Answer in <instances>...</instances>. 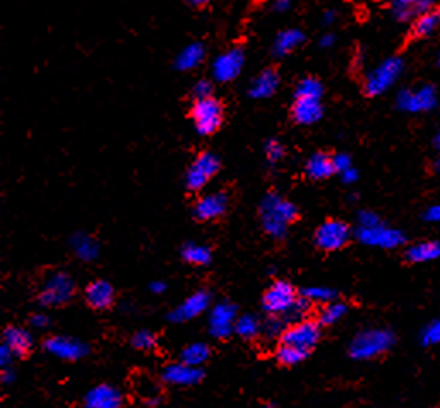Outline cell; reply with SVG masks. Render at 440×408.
I'll return each mask as SVG.
<instances>
[{"label":"cell","instance_id":"6da1fadb","mask_svg":"<svg viewBox=\"0 0 440 408\" xmlns=\"http://www.w3.org/2000/svg\"><path fill=\"white\" fill-rule=\"evenodd\" d=\"M264 232L274 239H283L288 226L298 217L297 207L277 193H268L259 207Z\"/></svg>","mask_w":440,"mask_h":408},{"label":"cell","instance_id":"7a4b0ae2","mask_svg":"<svg viewBox=\"0 0 440 408\" xmlns=\"http://www.w3.org/2000/svg\"><path fill=\"white\" fill-rule=\"evenodd\" d=\"M394 335L392 332L385 328H368V330L360 332L353 339L350 345V353L353 359L368 361L373 357L382 356L392 347Z\"/></svg>","mask_w":440,"mask_h":408},{"label":"cell","instance_id":"3957f363","mask_svg":"<svg viewBox=\"0 0 440 408\" xmlns=\"http://www.w3.org/2000/svg\"><path fill=\"white\" fill-rule=\"evenodd\" d=\"M225 110L223 105L211 96L206 99H196L190 108V118L199 135H213L223 125Z\"/></svg>","mask_w":440,"mask_h":408},{"label":"cell","instance_id":"277c9868","mask_svg":"<svg viewBox=\"0 0 440 408\" xmlns=\"http://www.w3.org/2000/svg\"><path fill=\"white\" fill-rule=\"evenodd\" d=\"M401 70H402V62L397 57L384 60L377 69H373L372 72L368 74L367 79H365L363 84L365 94L373 98V96L385 93V91L394 84V81L400 77Z\"/></svg>","mask_w":440,"mask_h":408},{"label":"cell","instance_id":"5b68a950","mask_svg":"<svg viewBox=\"0 0 440 408\" xmlns=\"http://www.w3.org/2000/svg\"><path fill=\"white\" fill-rule=\"evenodd\" d=\"M219 157L213 152H202L196 157V161L189 166L185 173V185L192 191L202 190L219 171Z\"/></svg>","mask_w":440,"mask_h":408},{"label":"cell","instance_id":"8992f818","mask_svg":"<svg viewBox=\"0 0 440 408\" xmlns=\"http://www.w3.org/2000/svg\"><path fill=\"white\" fill-rule=\"evenodd\" d=\"M74 290H76V284H74L72 277L65 272H55L45 280L38 299L43 306H60L72 298Z\"/></svg>","mask_w":440,"mask_h":408},{"label":"cell","instance_id":"52a82bcc","mask_svg":"<svg viewBox=\"0 0 440 408\" xmlns=\"http://www.w3.org/2000/svg\"><path fill=\"white\" fill-rule=\"evenodd\" d=\"M298 298L295 287L286 280H276L265 290L263 306L269 314L285 316L297 304Z\"/></svg>","mask_w":440,"mask_h":408},{"label":"cell","instance_id":"ba28073f","mask_svg":"<svg viewBox=\"0 0 440 408\" xmlns=\"http://www.w3.org/2000/svg\"><path fill=\"white\" fill-rule=\"evenodd\" d=\"M351 229L346 222L338 219H331L322 222L315 231V244L324 251H338L350 241Z\"/></svg>","mask_w":440,"mask_h":408},{"label":"cell","instance_id":"9c48e42d","mask_svg":"<svg viewBox=\"0 0 440 408\" xmlns=\"http://www.w3.org/2000/svg\"><path fill=\"white\" fill-rule=\"evenodd\" d=\"M319 339H321V328L319 323L310 322V319H302V322L290 324L288 328L281 335V342L290 347L300 348L309 353L310 348L317 345Z\"/></svg>","mask_w":440,"mask_h":408},{"label":"cell","instance_id":"30bf717a","mask_svg":"<svg viewBox=\"0 0 440 408\" xmlns=\"http://www.w3.org/2000/svg\"><path fill=\"white\" fill-rule=\"evenodd\" d=\"M245 65V53L242 48H230L226 52L219 53L213 62L214 81L218 82H231L242 74Z\"/></svg>","mask_w":440,"mask_h":408},{"label":"cell","instance_id":"8fae6325","mask_svg":"<svg viewBox=\"0 0 440 408\" xmlns=\"http://www.w3.org/2000/svg\"><path fill=\"white\" fill-rule=\"evenodd\" d=\"M356 237H358L363 244H367V246H377L385 249L397 248L405 243V234H402L401 231L384 226V224H379V226L373 227H358Z\"/></svg>","mask_w":440,"mask_h":408},{"label":"cell","instance_id":"7c38bea8","mask_svg":"<svg viewBox=\"0 0 440 408\" xmlns=\"http://www.w3.org/2000/svg\"><path fill=\"white\" fill-rule=\"evenodd\" d=\"M236 307L231 302H218L209 313V333L216 339H226L235 332Z\"/></svg>","mask_w":440,"mask_h":408},{"label":"cell","instance_id":"4fadbf2b","mask_svg":"<svg viewBox=\"0 0 440 408\" xmlns=\"http://www.w3.org/2000/svg\"><path fill=\"white\" fill-rule=\"evenodd\" d=\"M45 348L52 356L64 361H77L88 353V347L81 340L70 339V336H50L45 342Z\"/></svg>","mask_w":440,"mask_h":408},{"label":"cell","instance_id":"5bb4252c","mask_svg":"<svg viewBox=\"0 0 440 408\" xmlns=\"http://www.w3.org/2000/svg\"><path fill=\"white\" fill-rule=\"evenodd\" d=\"M228 209V195L225 191H214V193H207L204 197L197 200L194 205V215L197 220H214L221 217Z\"/></svg>","mask_w":440,"mask_h":408},{"label":"cell","instance_id":"9a60e30c","mask_svg":"<svg viewBox=\"0 0 440 408\" xmlns=\"http://www.w3.org/2000/svg\"><path fill=\"white\" fill-rule=\"evenodd\" d=\"M209 301H211V295L207 294L206 290H197V293L189 295V298H187L185 301L182 302L172 314H170V319L175 323H184V322H189V319L197 318L199 314H202L207 310Z\"/></svg>","mask_w":440,"mask_h":408},{"label":"cell","instance_id":"2e32d148","mask_svg":"<svg viewBox=\"0 0 440 408\" xmlns=\"http://www.w3.org/2000/svg\"><path fill=\"white\" fill-rule=\"evenodd\" d=\"M86 408H120L122 393L110 385H98L91 388L84 397Z\"/></svg>","mask_w":440,"mask_h":408},{"label":"cell","instance_id":"e0dca14e","mask_svg":"<svg viewBox=\"0 0 440 408\" xmlns=\"http://www.w3.org/2000/svg\"><path fill=\"white\" fill-rule=\"evenodd\" d=\"M163 380L175 386H194L202 380V370L180 361L163 369Z\"/></svg>","mask_w":440,"mask_h":408},{"label":"cell","instance_id":"ac0fdd59","mask_svg":"<svg viewBox=\"0 0 440 408\" xmlns=\"http://www.w3.org/2000/svg\"><path fill=\"white\" fill-rule=\"evenodd\" d=\"M437 98H435L434 89L430 86L423 87V89L417 91V93H409V91H402L397 98V105L401 110L406 111H427L435 106Z\"/></svg>","mask_w":440,"mask_h":408},{"label":"cell","instance_id":"d6986e66","mask_svg":"<svg viewBox=\"0 0 440 408\" xmlns=\"http://www.w3.org/2000/svg\"><path fill=\"white\" fill-rule=\"evenodd\" d=\"M322 103L321 99L312 98H297L292 108V116L300 125H314L322 118Z\"/></svg>","mask_w":440,"mask_h":408},{"label":"cell","instance_id":"ffe728a7","mask_svg":"<svg viewBox=\"0 0 440 408\" xmlns=\"http://www.w3.org/2000/svg\"><path fill=\"white\" fill-rule=\"evenodd\" d=\"M280 74L274 69H265L252 81L251 87H248V96L252 99H268L276 93L280 87Z\"/></svg>","mask_w":440,"mask_h":408},{"label":"cell","instance_id":"44dd1931","mask_svg":"<svg viewBox=\"0 0 440 408\" xmlns=\"http://www.w3.org/2000/svg\"><path fill=\"white\" fill-rule=\"evenodd\" d=\"M305 35L302 29L298 28H290L283 29L281 33H277L276 40L273 43V53L274 57H286L288 53H292L297 50L300 45H304Z\"/></svg>","mask_w":440,"mask_h":408},{"label":"cell","instance_id":"7402d4cb","mask_svg":"<svg viewBox=\"0 0 440 408\" xmlns=\"http://www.w3.org/2000/svg\"><path fill=\"white\" fill-rule=\"evenodd\" d=\"M114 287L106 280H94L86 287V301L94 310H106L114 302Z\"/></svg>","mask_w":440,"mask_h":408},{"label":"cell","instance_id":"603a6c76","mask_svg":"<svg viewBox=\"0 0 440 408\" xmlns=\"http://www.w3.org/2000/svg\"><path fill=\"white\" fill-rule=\"evenodd\" d=\"M305 171L312 180H326L336 173L333 156H327L324 152H317L309 157L305 164Z\"/></svg>","mask_w":440,"mask_h":408},{"label":"cell","instance_id":"cb8c5ba5","mask_svg":"<svg viewBox=\"0 0 440 408\" xmlns=\"http://www.w3.org/2000/svg\"><path fill=\"white\" fill-rule=\"evenodd\" d=\"M439 24H440V7H431V9L418 16L417 21H414L409 38L411 40L427 38V36L431 35V33L439 28Z\"/></svg>","mask_w":440,"mask_h":408},{"label":"cell","instance_id":"d4e9b609","mask_svg":"<svg viewBox=\"0 0 440 408\" xmlns=\"http://www.w3.org/2000/svg\"><path fill=\"white\" fill-rule=\"evenodd\" d=\"M206 58V48L202 43H190L178 53L175 58V69L178 70H192L202 64Z\"/></svg>","mask_w":440,"mask_h":408},{"label":"cell","instance_id":"484cf974","mask_svg":"<svg viewBox=\"0 0 440 408\" xmlns=\"http://www.w3.org/2000/svg\"><path fill=\"white\" fill-rule=\"evenodd\" d=\"M4 344L14 352V356H24V353L30 352L31 348V335L26 330L18 327H9L6 332H4Z\"/></svg>","mask_w":440,"mask_h":408},{"label":"cell","instance_id":"4316f807","mask_svg":"<svg viewBox=\"0 0 440 408\" xmlns=\"http://www.w3.org/2000/svg\"><path fill=\"white\" fill-rule=\"evenodd\" d=\"M440 256V243L435 241H423L406 249V258L411 264H423V261L437 260Z\"/></svg>","mask_w":440,"mask_h":408},{"label":"cell","instance_id":"83f0119b","mask_svg":"<svg viewBox=\"0 0 440 408\" xmlns=\"http://www.w3.org/2000/svg\"><path fill=\"white\" fill-rule=\"evenodd\" d=\"M70 244H72L74 253L84 261L97 260V256L99 255V244L93 237L82 234V232H77V234L70 239Z\"/></svg>","mask_w":440,"mask_h":408},{"label":"cell","instance_id":"f1b7e54d","mask_svg":"<svg viewBox=\"0 0 440 408\" xmlns=\"http://www.w3.org/2000/svg\"><path fill=\"white\" fill-rule=\"evenodd\" d=\"M209 356H211V348L207 347L206 344L196 342V344L187 345L184 351H182L180 361L189 366H194V368H199V366H202L207 359H209Z\"/></svg>","mask_w":440,"mask_h":408},{"label":"cell","instance_id":"f546056e","mask_svg":"<svg viewBox=\"0 0 440 408\" xmlns=\"http://www.w3.org/2000/svg\"><path fill=\"white\" fill-rule=\"evenodd\" d=\"M182 256H184V260L190 265H207L211 261V258H213L209 248L197 243L185 244L184 249H182Z\"/></svg>","mask_w":440,"mask_h":408},{"label":"cell","instance_id":"4dcf8cb0","mask_svg":"<svg viewBox=\"0 0 440 408\" xmlns=\"http://www.w3.org/2000/svg\"><path fill=\"white\" fill-rule=\"evenodd\" d=\"M322 93H324L322 82L315 77L302 79V81L297 84V89H295V96H297V98L321 99Z\"/></svg>","mask_w":440,"mask_h":408},{"label":"cell","instance_id":"1f68e13d","mask_svg":"<svg viewBox=\"0 0 440 408\" xmlns=\"http://www.w3.org/2000/svg\"><path fill=\"white\" fill-rule=\"evenodd\" d=\"M235 332L236 335L242 336V339H254L257 333L260 332V323L254 314H242L240 318H236L235 323Z\"/></svg>","mask_w":440,"mask_h":408},{"label":"cell","instance_id":"d6a6232c","mask_svg":"<svg viewBox=\"0 0 440 408\" xmlns=\"http://www.w3.org/2000/svg\"><path fill=\"white\" fill-rule=\"evenodd\" d=\"M348 313V306L343 302H327V306L321 311L319 322L322 324H334Z\"/></svg>","mask_w":440,"mask_h":408},{"label":"cell","instance_id":"836d02e7","mask_svg":"<svg viewBox=\"0 0 440 408\" xmlns=\"http://www.w3.org/2000/svg\"><path fill=\"white\" fill-rule=\"evenodd\" d=\"M277 361L281 362V364L285 366H295L298 364V362H302L307 357V352L300 351V348H295V347H290V345H281L280 351H277L276 353Z\"/></svg>","mask_w":440,"mask_h":408},{"label":"cell","instance_id":"e575fe53","mask_svg":"<svg viewBox=\"0 0 440 408\" xmlns=\"http://www.w3.org/2000/svg\"><path fill=\"white\" fill-rule=\"evenodd\" d=\"M304 298L309 302H331L336 298V293L329 287H309L304 290Z\"/></svg>","mask_w":440,"mask_h":408},{"label":"cell","instance_id":"d590c367","mask_svg":"<svg viewBox=\"0 0 440 408\" xmlns=\"http://www.w3.org/2000/svg\"><path fill=\"white\" fill-rule=\"evenodd\" d=\"M132 345H134L137 351H151L156 345V336L153 335L151 332L141 330L132 336Z\"/></svg>","mask_w":440,"mask_h":408},{"label":"cell","instance_id":"8d00e7d4","mask_svg":"<svg viewBox=\"0 0 440 408\" xmlns=\"http://www.w3.org/2000/svg\"><path fill=\"white\" fill-rule=\"evenodd\" d=\"M423 345H439L440 344V319L430 323L422 333Z\"/></svg>","mask_w":440,"mask_h":408},{"label":"cell","instance_id":"74e56055","mask_svg":"<svg viewBox=\"0 0 440 408\" xmlns=\"http://www.w3.org/2000/svg\"><path fill=\"white\" fill-rule=\"evenodd\" d=\"M264 154L269 162H277V161H281V157L285 156V147L281 145V142L271 139V140H268L264 145Z\"/></svg>","mask_w":440,"mask_h":408},{"label":"cell","instance_id":"f35d334b","mask_svg":"<svg viewBox=\"0 0 440 408\" xmlns=\"http://www.w3.org/2000/svg\"><path fill=\"white\" fill-rule=\"evenodd\" d=\"M192 96H194V101L196 99H206L213 96V84L206 79H201V81L196 82V86L192 87Z\"/></svg>","mask_w":440,"mask_h":408},{"label":"cell","instance_id":"ab89813d","mask_svg":"<svg viewBox=\"0 0 440 408\" xmlns=\"http://www.w3.org/2000/svg\"><path fill=\"white\" fill-rule=\"evenodd\" d=\"M358 224H360V227H373V226H379V224L382 222L377 214H373V212L370 210H362L358 214Z\"/></svg>","mask_w":440,"mask_h":408},{"label":"cell","instance_id":"60d3db41","mask_svg":"<svg viewBox=\"0 0 440 408\" xmlns=\"http://www.w3.org/2000/svg\"><path fill=\"white\" fill-rule=\"evenodd\" d=\"M333 161H334V168L336 171L343 173L344 169L351 168V157L348 156V154H336V156H333Z\"/></svg>","mask_w":440,"mask_h":408},{"label":"cell","instance_id":"b9f144b4","mask_svg":"<svg viewBox=\"0 0 440 408\" xmlns=\"http://www.w3.org/2000/svg\"><path fill=\"white\" fill-rule=\"evenodd\" d=\"M12 357H14V352L6 344H2V347H0V364H2V369H6L11 364Z\"/></svg>","mask_w":440,"mask_h":408},{"label":"cell","instance_id":"7bdbcfd3","mask_svg":"<svg viewBox=\"0 0 440 408\" xmlns=\"http://www.w3.org/2000/svg\"><path fill=\"white\" fill-rule=\"evenodd\" d=\"M265 330H268L269 336H277L280 333L283 335V322H280V319H277V316H276V318L271 319V322L268 323V328H265Z\"/></svg>","mask_w":440,"mask_h":408},{"label":"cell","instance_id":"ee69618b","mask_svg":"<svg viewBox=\"0 0 440 408\" xmlns=\"http://www.w3.org/2000/svg\"><path fill=\"white\" fill-rule=\"evenodd\" d=\"M425 219L429 222H440V203L439 205H431L429 210L425 212Z\"/></svg>","mask_w":440,"mask_h":408},{"label":"cell","instance_id":"f6af8a7d","mask_svg":"<svg viewBox=\"0 0 440 408\" xmlns=\"http://www.w3.org/2000/svg\"><path fill=\"white\" fill-rule=\"evenodd\" d=\"M341 178L344 183H355L356 180H358V171H356V169L351 166V168L344 169V171L341 173Z\"/></svg>","mask_w":440,"mask_h":408},{"label":"cell","instance_id":"bcb514c9","mask_svg":"<svg viewBox=\"0 0 440 408\" xmlns=\"http://www.w3.org/2000/svg\"><path fill=\"white\" fill-rule=\"evenodd\" d=\"M292 7V0H274L273 11L276 12H286Z\"/></svg>","mask_w":440,"mask_h":408},{"label":"cell","instance_id":"7dc6e473","mask_svg":"<svg viewBox=\"0 0 440 408\" xmlns=\"http://www.w3.org/2000/svg\"><path fill=\"white\" fill-rule=\"evenodd\" d=\"M31 324L35 328H45L48 324V318L45 314H41V313H38V314H35L31 318Z\"/></svg>","mask_w":440,"mask_h":408},{"label":"cell","instance_id":"c3c4849f","mask_svg":"<svg viewBox=\"0 0 440 408\" xmlns=\"http://www.w3.org/2000/svg\"><path fill=\"white\" fill-rule=\"evenodd\" d=\"M334 45V36L333 35H324L321 38V47L322 48H329Z\"/></svg>","mask_w":440,"mask_h":408},{"label":"cell","instance_id":"681fc988","mask_svg":"<svg viewBox=\"0 0 440 408\" xmlns=\"http://www.w3.org/2000/svg\"><path fill=\"white\" fill-rule=\"evenodd\" d=\"M151 290L155 294H161V293H165V290H167V284H165V282H153L151 284Z\"/></svg>","mask_w":440,"mask_h":408},{"label":"cell","instance_id":"f907efd6","mask_svg":"<svg viewBox=\"0 0 440 408\" xmlns=\"http://www.w3.org/2000/svg\"><path fill=\"white\" fill-rule=\"evenodd\" d=\"M12 380H14V373H12L11 369H4L2 370V381L6 382V385H9V382H12Z\"/></svg>","mask_w":440,"mask_h":408},{"label":"cell","instance_id":"816d5d0a","mask_svg":"<svg viewBox=\"0 0 440 408\" xmlns=\"http://www.w3.org/2000/svg\"><path fill=\"white\" fill-rule=\"evenodd\" d=\"M211 0H187V4H189V6H192V7H204Z\"/></svg>","mask_w":440,"mask_h":408},{"label":"cell","instance_id":"f5cc1de1","mask_svg":"<svg viewBox=\"0 0 440 408\" xmlns=\"http://www.w3.org/2000/svg\"><path fill=\"white\" fill-rule=\"evenodd\" d=\"M334 18H336L334 12L327 11L326 14H324V19H322V21H324V24H331V23H333V21H334Z\"/></svg>","mask_w":440,"mask_h":408},{"label":"cell","instance_id":"db71d44e","mask_svg":"<svg viewBox=\"0 0 440 408\" xmlns=\"http://www.w3.org/2000/svg\"><path fill=\"white\" fill-rule=\"evenodd\" d=\"M435 145H437V147L440 149V133L437 135V139H435Z\"/></svg>","mask_w":440,"mask_h":408},{"label":"cell","instance_id":"11a10c76","mask_svg":"<svg viewBox=\"0 0 440 408\" xmlns=\"http://www.w3.org/2000/svg\"><path fill=\"white\" fill-rule=\"evenodd\" d=\"M435 169H437V171H440V157L437 159V162H435Z\"/></svg>","mask_w":440,"mask_h":408},{"label":"cell","instance_id":"9f6ffc18","mask_svg":"<svg viewBox=\"0 0 440 408\" xmlns=\"http://www.w3.org/2000/svg\"><path fill=\"white\" fill-rule=\"evenodd\" d=\"M264 408H276V407H274V405H273V403H269V405H265Z\"/></svg>","mask_w":440,"mask_h":408},{"label":"cell","instance_id":"6f0895ef","mask_svg":"<svg viewBox=\"0 0 440 408\" xmlns=\"http://www.w3.org/2000/svg\"><path fill=\"white\" fill-rule=\"evenodd\" d=\"M439 62H440V60H439Z\"/></svg>","mask_w":440,"mask_h":408}]
</instances>
